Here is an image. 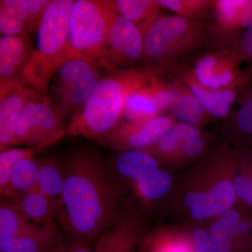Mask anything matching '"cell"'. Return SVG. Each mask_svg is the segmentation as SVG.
Instances as JSON below:
<instances>
[{"label": "cell", "mask_w": 252, "mask_h": 252, "mask_svg": "<svg viewBox=\"0 0 252 252\" xmlns=\"http://www.w3.org/2000/svg\"><path fill=\"white\" fill-rule=\"evenodd\" d=\"M65 180L56 220L66 240L94 245L97 239L124 215L121 190L98 151L77 147L64 160Z\"/></svg>", "instance_id": "1"}, {"label": "cell", "mask_w": 252, "mask_h": 252, "mask_svg": "<svg viewBox=\"0 0 252 252\" xmlns=\"http://www.w3.org/2000/svg\"><path fill=\"white\" fill-rule=\"evenodd\" d=\"M154 74L144 67L106 74L67 124V135L101 141L120 124L127 97Z\"/></svg>", "instance_id": "2"}, {"label": "cell", "mask_w": 252, "mask_h": 252, "mask_svg": "<svg viewBox=\"0 0 252 252\" xmlns=\"http://www.w3.org/2000/svg\"><path fill=\"white\" fill-rule=\"evenodd\" d=\"M142 32L144 67L160 76L171 74L183 67V61L211 42L205 23L176 14L158 15Z\"/></svg>", "instance_id": "3"}, {"label": "cell", "mask_w": 252, "mask_h": 252, "mask_svg": "<svg viewBox=\"0 0 252 252\" xmlns=\"http://www.w3.org/2000/svg\"><path fill=\"white\" fill-rule=\"evenodd\" d=\"M74 2L50 1L36 30V49L25 68L24 77L28 85L39 94H47L51 79L67 57L69 18Z\"/></svg>", "instance_id": "4"}, {"label": "cell", "mask_w": 252, "mask_h": 252, "mask_svg": "<svg viewBox=\"0 0 252 252\" xmlns=\"http://www.w3.org/2000/svg\"><path fill=\"white\" fill-rule=\"evenodd\" d=\"M111 11L109 0L74 1L66 56L80 58L111 72L104 57Z\"/></svg>", "instance_id": "5"}, {"label": "cell", "mask_w": 252, "mask_h": 252, "mask_svg": "<svg viewBox=\"0 0 252 252\" xmlns=\"http://www.w3.org/2000/svg\"><path fill=\"white\" fill-rule=\"evenodd\" d=\"M64 122L47 94L36 92L20 114L13 145L43 150L67 135V125Z\"/></svg>", "instance_id": "6"}, {"label": "cell", "mask_w": 252, "mask_h": 252, "mask_svg": "<svg viewBox=\"0 0 252 252\" xmlns=\"http://www.w3.org/2000/svg\"><path fill=\"white\" fill-rule=\"evenodd\" d=\"M112 6L104 57L109 70L136 67L144 59L143 33Z\"/></svg>", "instance_id": "7"}, {"label": "cell", "mask_w": 252, "mask_h": 252, "mask_svg": "<svg viewBox=\"0 0 252 252\" xmlns=\"http://www.w3.org/2000/svg\"><path fill=\"white\" fill-rule=\"evenodd\" d=\"M171 115H162L140 124H120L99 141L103 147L118 152L145 150L175 124Z\"/></svg>", "instance_id": "8"}, {"label": "cell", "mask_w": 252, "mask_h": 252, "mask_svg": "<svg viewBox=\"0 0 252 252\" xmlns=\"http://www.w3.org/2000/svg\"><path fill=\"white\" fill-rule=\"evenodd\" d=\"M33 51L28 34L0 37V100L29 86L24 77V69Z\"/></svg>", "instance_id": "9"}, {"label": "cell", "mask_w": 252, "mask_h": 252, "mask_svg": "<svg viewBox=\"0 0 252 252\" xmlns=\"http://www.w3.org/2000/svg\"><path fill=\"white\" fill-rule=\"evenodd\" d=\"M213 16L209 32L221 49L252 27V0H214Z\"/></svg>", "instance_id": "10"}, {"label": "cell", "mask_w": 252, "mask_h": 252, "mask_svg": "<svg viewBox=\"0 0 252 252\" xmlns=\"http://www.w3.org/2000/svg\"><path fill=\"white\" fill-rule=\"evenodd\" d=\"M174 73L173 81L187 86L207 114L218 119H223L230 114L233 104L252 80L228 89H213L201 85L194 77L190 67L183 66Z\"/></svg>", "instance_id": "11"}, {"label": "cell", "mask_w": 252, "mask_h": 252, "mask_svg": "<svg viewBox=\"0 0 252 252\" xmlns=\"http://www.w3.org/2000/svg\"><path fill=\"white\" fill-rule=\"evenodd\" d=\"M235 198L233 185L229 181L223 180L205 193L189 192L185 195V203L193 218L203 220L229 210Z\"/></svg>", "instance_id": "12"}, {"label": "cell", "mask_w": 252, "mask_h": 252, "mask_svg": "<svg viewBox=\"0 0 252 252\" xmlns=\"http://www.w3.org/2000/svg\"><path fill=\"white\" fill-rule=\"evenodd\" d=\"M108 72L109 71L105 68L97 66L81 80L69 86L62 92L48 97L64 121L71 119Z\"/></svg>", "instance_id": "13"}, {"label": "cell", "mask_w": 252, "mask_h": 252, "mask_svg": "<svg viewBox=\"0 0 252 252\" xmlns=\"http://www.w3.org/2000/svg\"><path fill=\"white\" fill-rule=\"evenodd\" d=\"M65 241L54 223L14 238L0 239V252H50Z\"/></svg>", "instance_id": "14"}, {"label": "cell", "mask_w": 252, "mask_h": 252, "mask_svg": "<svg viewBox=\"0 0 252 252\" xmlns=\"http://www.w3.org/2000/svg\"><path fill=\"white\" fill-rule=\"evenodd\" d=\"M36 91L26 86L11 93L1 99L0 104V149L14 147L15 127L20 114Z\"/></svg>", "instance_id": "15"}, {"label": "cell", "mask_w": 252, "mask_h": 252, "mask_svg": "<svg viewBox=\"0 0 252 252\" xmlns=\"http://www.w3.org/2000/svg\"><path fill=\"white\" fill-rule=\"evenodd\" d=\"M124 215L102 233L94 245L93 252H135L138 231Z\"/></svg>", "instance_id": "16"}, {"label": "cell", "mask_w": 252, "mask_h": 252, "mask_svg": "<svg viewBox=\"0 0 252 252\" xmlns=\"http://www.w3.org/2000/svg\"><path fill=\"white\" fill-rule=\"evenodd\" d=\"M125 179L135 186L137 193L148 201L160 200L168 192L172 185L170 176L158 167V162Z\"/></svg>", "instance_id": "17"}, {"label": "cell", "mask_w": 252, "mask_h": 252, "mask_svg": "<svg viewBox=\"0 0 252 252\" xmlns=\"http://www.w3.org/2000/svg\"><path fill=\"white\" fill-rule=\"evenodd\" d=\"M23 215L35 224L46 225L56 223L58 205L38 189H34L16 200Z\"/></svg>", "instance_id": "18"}, {"label": "cell", "mask_w": 252, "mask_h": 252, "mask_svg": "<svg viewBox=\"0 0 252 252\" xmlns=\"http://www.w3.org/2000/svg\"><path fill=\"white\" fill-rule=\"evenodd\" d=\"M39 159L35 156L21 160L11 174L9 184L1 194V200H16L36 189Z\"/></svg>", "instance_id": "19"}, {"label": "cell", "mask_w": 252, "mask_h": 252, "mask_svg": "<svg viewBox=\"0 0 252 252\" xmlns=\"http://www.w3.org/2000/svg\"><path fill=\"white\" fill-rule=\"evenodd\" d=\"M160 116L162 115L158 107L149 82L128 96L122 119L125 120L124 124H136Z\"/></svg>", "instance_id": "20"}, {"label": "cell", "mask_w": 252, "mask_h": 252, "mask_svg": "<svg viewBox=\"0 0 252 252\" xmlns=\"http://www.w3.org/2000/svg\"><path fill=\"white\" fill-rule=\"evenodd\" d=\"M65 180L64 160L54 157L39 159V170L36 189L45 194L57 203L61 200V193Z\"/></svg>", "instance_id": "21"}, {"label": "cell", "mask_w": 252, "mask_h": 252, "mask_svg": "<svg viewBox=\"0 0 252 252\" xmlns=\"http://www.w3.org/2000/svg\"><path fill=\"white\" fill-rule=\"evenodd\" d=\"M97 65L74 56H67L55 73L50 83L47 96L62 92L69 86L81 80Z\"/></svg>", "instance_id": "22"}, {"label": "cell", "mask_w": 252, "mask_h": 252, "mask_svg": "<svg viewBox=\"0 0 252 252\" xmlns=\"http://www.w3.org/2000/svg\"><path fill=\"white\" fill-rule=\"evenodd\" d=\"M200 135L201 132L196 126L182 122L175 123L170 130L144 151L153 157H167L180 151L183 142Z\"/></svg>", "instance_id": "23"}, {"label": "cell", "mask_w": 252, "mask_h": 252, "mask_svg": "<svg viewBox=\"0 0 252 252\" xmlns=\"http://www.w3.org/2000/svg\"><path fill=\"white\" fill-rule=\"evenodd\" d=\"M111 3L116 11L141 31L162 9L158 0H111Z\"/></svg>", "instance_id": "24"}, {"label": "cell", "mask_w": 252, "mask_h": 252, "mask_svg": "<svg viewBox=\"0 0 252 252\" xmlns=\"http://www.w3.org/2000/svg\"><path fill=\"white\" fill-rule=\"evenodd\" d=\"M23 215L13 200H1L0 204V239L14 238L39 228Z\"/></svg>", "instance_id": "25"}, {"label": "cell", "mask_w": 252, "mask_h": 252, "mask_svg": "<svg viewBox=\"0 0 252 252\" xmlns=\"http://www.w3.org/2000/svg\"><path fill=\"white\" fill-rule=\"evenodd\" d=\"M49 0H1L0 9L14 15L26 24L28 32L37 30Z\"/></svg>", "instance_id": "26"}, {"label": "cell", "mask_w": 252, "mask_h": 252, "mask_svg": "<svg viewBox=\"0 0 252 252\" xmlns=\"http://www.w3.org/2000/svg\"><path fill=\"white\" fill-rule=\"evenodd\" d=\"M180 94L178 102L170 111V115L180 122L196 126L206 121L207 114L198 99L188 88L180 83L172 81Z\"/></svg>", "instance_id": "27"}, {"label": "cell", "mask_w": 252, "mask_h": 252, "mask_svg": "<svg viewBox=\"0 0 252 252\" xmlns=\"http://www.w3.org/2000/svg\"><path fill=\"white\" fill-rule=\"evenodd\" d=\"M162 9L190 21L205 23L213 15L214 0H158Z\"/></svg>", "instance_id": "28"}, {"label": "cell", "mask_w": 252, "mask_h": 252, "mask_svg": "<svg viewBox=\"0 0 252 252\" xmlns=\"http://www.w3.org/2000/svg\"><path fill=\"white\" fill-rule=\"evenodd\" d=\"M149 86L161 115L170 113L180 98L175 84L163 79L162 76L153 74L149 81Z\"/></svg>", "instance_id": "29"}, {"label": "cell", "mask_w": 252, "mask_h": 252, "mask_svg": "<svg viewBox=\"0 0 252 252\" xmlns=\"http://www.w3.org/2000/svg\"><path fill=\"white\" fill-rule=\"evenodd\" d=\"M37 151L31 147H11L0 153V193L9 184L16 165L26 158L32 157Z\"/></svg>", "instance_id": "30"}, {"label": "cell", "mask_w": 252, "mask_h": 252, "mask_svg": "<svg viewBox=\"0 0 252 252\" xmlns=\"http://www.w3.org/2000/svg\"><path fill=\"white\" fill-rule=\"evenodd\" d=\"M239 107L233 115V122L239 133L252 137V80L238 99Z\"/></svg>", "instance_id": "31"}, {"label": "cell", "mask_w": 252, "mask_h": 252, "mask_svg": "<svg viewBox=\"0 0 252 252\" xmlns=\"http://www.w3.org/2000/svg\"><path fill=\"white\" fill-rule=\"evenodd\" d=\"M228 46L240 62L252 64V27L241 32Z\"/></svg>", "instance_id": "32"}, {"label": "cell", "mask_w": 252, "mask_h": 252, "mask_svg": "<svg viewBox=\"0 0 252 252\" xmlns=\"http://www.w3.org/2000/svg\"><path fill=\"white\" fill-rule=\"evenodd\" d=\"M1 36H25L28 34L26 24L14 15L0 9Z\"/></svg>", "instance_id": "33"}, {"label": "cell", "mask_w": 252, "mask_h": 252, "mask_svg": "<svg viewBox=\"0 0 252 252\" xmlns=\"http://www.w3.org/2000/svg\"><path fill=\"white\" fill-rule=\"evenodd\" d=\"M209 236L215 252H231L232 237L220 222L212 223Z\"/></svg>", "instance_id": "34"}, {"label": "cell", "mask_w": 252, "mask_h": 252, "mask_svg": "<svg viewBox=\"0 0 252 252\" xmlns=\"http://www.w3.org/2000/svg\"><path fill=\"white\" fill-rule=\"evenodd\" d=\"M205 148V140L200 135L183 142L180 151L186 157H196L203 153Z\"/></svg>", "instance_id": "35"}, {"label": "cell", "mask_w": 252, "mask_h": 252, "mask_svg": "<svg viewBox=\"0 0 252 252\" xmlns=\"http://www.w3.org/2000/svg\"><path fill=\"white\" fill-rule=\"evenodd\" d=\"M240 216L235 210H228L220 214L219 222L228 230L230 236H236L237 228L240 223Z\"/></svg>", "instance_id": "36"}, {"label": "cell", "mask_w": 252, "mask_h": 252, "mask_svg": "<svg viewBox=\"0 0 252 252\" xmlns=\"http://www.w3.org/2000/svg\"><path fill=\"white\" fill-rule=\"evenodd\" d=\"M192 238L194 244L193 252H215L210 236L203 229L194 230Z\"/></svg>", "instance_id": "37"}, {"label": "cell", "mask_w": 252, "mask_h": 252, "mask_svg": "<svg viewBox=\"0 0 252 252\" xmlns=\"http://www.w3.org/2000/svg\"><path fill=\"white\" fill-rule=\"evenodd\" d=\"M252 182V179L248 178L245 176L239 175L235 177L233 179L232 185H233L236 196L243 199L250 189Z\"/></svg>", "instance_id": "38"}, {"label": "cell", "mask_w": 252, "mask_h": 252, "mask_svg": "<svg viewBox=\"0 0 252 252\" xmlns=\"http://www.w3.org/2000/svg\"><path fill=\"white\" fill-rule=\"evenodd\" d=\"M147 252H191L185 245L178 244L174 245H165L160 242H155L152 246L148 248Z\"/></svg>", "instance_id": "39"}, {"label": "cell", "mask_w": 252, "mask_h": 252, "mask_svg": "<svg viewBox=\"0 0 252 252\" xmlns=\"http://www.w3.org/2000/svg\"><path fill=\"white\" fill-rule=\"evenodd\" d=\"M50 252H93L90 247L82 244L72 243L66 240L64 243Z\"/></svg>", "instance_id": "40"}, {"label": "cell", "mask_w": 252, "mask_h": 252, "mask_svg": "<svg viewBox=\"0 0 252 252\" xmlns=\"http://www.w3.org/2000/svg\"><path fill=\"white\" fill-rule=\"evenodd\" d=\"M243 201L245 202V203L246 205H250L252 206V185L250 186V189L247 192V193L245 194V196L243 198Z\"/></svg>", "instance_id": "41"}]
</instances>
